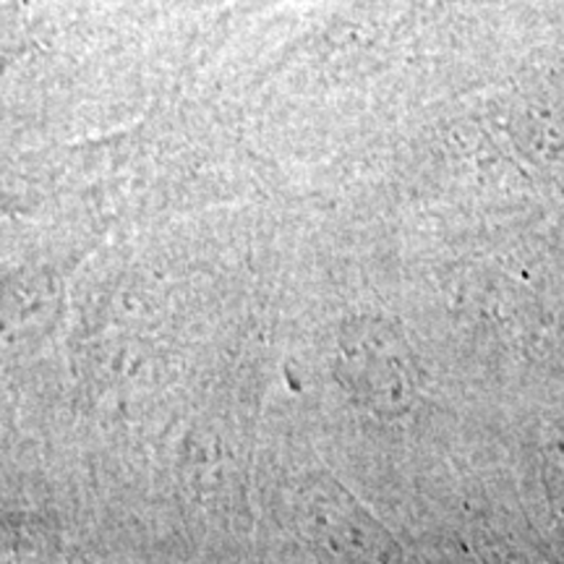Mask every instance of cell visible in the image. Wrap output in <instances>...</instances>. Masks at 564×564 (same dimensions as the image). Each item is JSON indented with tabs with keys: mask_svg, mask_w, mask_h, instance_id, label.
I'll use <instances>...</instances> for the list:
<instances>
[{
	"mask_svg": "<svg viewBox=\"0 0 564 564\" xmlns=\"http://www.w3.org/2000/svg\"><path fill=\"white\" fill-rule=\"evenodd\" d=\"M306 525L324 554L340 564H390V539L371 523L369 514L350 505V497H345V502H333L329 497L312 499Z\"/></svg>",
	"mask_w": 564,
	"mask_h": 564,
	"instance_id": "6da1fadb",
	"label": "cell"
},
{
	"mask_svg": "<svg viewBox=\"0 0 564 564\" xmlns=\"http://www.w3.org/2000/svg\"><path fill=\"white\" fill-rule=\"evenodd\" d=\"M390 333L373 335L371 329L361 333V340L352 343L343 335V358L348 369V382L364 392L369 403L405 405L411 394V371L403 350L390 348Z\"/></svg>",
	"mask_w": 564,
	"mask_h": 564,
	"instance_id": "7a4b0ae2",
	"label": "cell"
}]
</instances>
